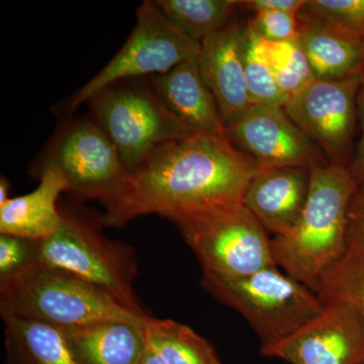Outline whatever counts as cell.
<instances>
[{
  "label": "cell",
  "mask_w": 364,
  "mask_h": 364,
  "mask_svg": "<svg viewBox=\"0 0 364 364\" xmlns=\"http://www.w3.org/2000/svg\"><path fill=\"white\" fill-rule=\"evenodd\" d=\"M9 189H11V186H9V181L6 177L1 176V179H0V205H4L11 198L9 196Z\"/></svg>",
  "instance_id": "obj_32"
},
{
  "label": "cell",
  "mask_w": 364,
  "mask_h": 364,
  "mask_svg": "<svg viewBox=\"0 0 364 364\" xmlns=\"http://www.w3.org/2000/svg\"><path fill=\"white\" fill-rule=\"evenodd\" d=\"M316 294L322 303L348 304L364 321V257L345 255L323 277Z\"/></svg>",
  "instance_id": "obj_24"
},
{
  "label": "cell",
  "mask_w": 364,
  "mask_h": 364,
  "mask_svg": "<svg viewBox=\"0 0 364 364\" xmlns=\"http://www.w3.org/2000/svg\"><path fill=\"white\" fill-rule=\"evenodd\" d=\"M144 324L107 321L62 329L79 364H141L147 349Z\"/></svg>",
  "instance_id": "obj_17"
},
{
  "label": "cell",
  "mask_w": 364,
  "mask_h": 364,
  "mask_svg": "<svg viewBox=\"0 0 364 364\" xmlns=\"http://www.w3.org/2000/svg\"><path fill=\"white\" fill-rule=\"evenodd\" d=\"M359 74H360L361 81H363V85H364V42L363 45V54H361L360 70H359Z\"/></svg>",
  "instance_id": "obj_33"
},
{
  "label": "cell",
  "mask_w": 364,
  "mask_h": 364,
  "mask_svg": "<svg viewBox=\"0 0 364 364\" xmlns=\"http://www.w3.org/2000/svg\"><path fill=\"white\" fill-rule=\"evenodd\" d=\"M147 343L164 364H218L213 345L188 326L169 318L145 320Z\"/></svg>",
  "instance_id": "obj_20"
},
{
  "label": "cell",
  "mask_w": 364,
  "mask_h": 364,
  "mask_svg": "<svg viewBox=\"0 0 364 364\" xmlns=\"http://www.w3.org/2000/svg\"><path fill=\"white\" fill-rule=\"evenodd\" d=\"M306 0H246L242 1V9L251 14L259 11H287L298 14Z\"/></svg>",
  "instance_id": "obj_30"
},
{
  "label": "cell",
  "mask_w": 364,
  "mask_h": 364,
  "mask_svg": "<svg viewBox=\"0 0 364 364\" xmlns=\"http://www.w3.org/2000/svg\"><path fill=\"white\" fill-rule=\"evenodd\" d=\"M200 50V43L181 32L155 1H144L136 9L135 28L123 48L69 100L67 112L75 111L112 83L160 75L196 60Z\"/></svg>",
  "instance_id": "obj_9"
},
{
  "label": "cell",
  "mask_w": 364,
  "mask_h": 364,
  "mask_svg": "<svg viewBox=\"0 0 364 364\" xmlns=\"http://www.w3.org/2000/svg\"><path fill=\"white\" fill-rule=\"evenodd\" d=\"M246 25L256 35L270 42H291L299 39V21L296 14L259 11L252 14Z\"/></svg>",
  "instance_id": "obj_27"
},
{
  "label": "cell",
  "mask_w": 364,
  "mask_h": 364,
  "mask_svg": "<svg viewBox=\"0 0 364 364\" xmlns=\"http://www.w3.org/2000/svg\"><path fill=\"white\" fill-rule=\"evenodd\" d=\"M323 305L317 317L261 353L289 364H364L363 318L344 301Z\"/></svg>",
  "instance_id": "obj_12"
},
{
  "label": "cell",
  "mask_w": 364,
  "mask_h": 364,
  "mask_svg": "<svg viewBox=\"0 0 364 364\" xmlns=\"http://www.w3.org/2000/svg\"><path fill=\"white\" fill-rule=\"evenodd\" d=\"M87 104L129 173L164 144L196 134L167 109L148 78L112 83L97 91Z\"/></svg>",
  "instance_id": "obj_6"
},
{
  "label": "cell",
  "mask_w": 364,
  "mask_h": 364,
  "mask_svg": "<svg viewBox=\"0 0 364 364\" xmlns=\"http://www.w3.org/2000/svg\"><path fill=\"white\" fill-rule=\"evenodd\" d=\"M358 124L360 136L355 148L348 169L358 186L364 184V85L359 90L358 98Z\"/></svg>",
  "instance_id": "obj_29"
},
{
  "label": "cell",
  "mask_w": 364,
  "mask_h": 364,
  "mask_svg": "<svg viewBox=\"0 0 364 364\" xmlns=\"http://www.w3.org/2000/svg\"><path fill=\"white\" fill-rule=\"evenodd\" d=\"M141 364H164V363H163L161 358L157 355L156 352L153 350L147 343V349H146L145 354H144L142 359V363Z\"/></svg>",
  "instance_id": "obj_31"
},
{
  "label": "cell",
  "mask_w": 364,
  "mask_h": 364,
  "mask_svg": "<svg viewBox=\"0 0 364 364\" xmlns=\"http://www.w3.org/2000/svg\"><path fill=\"white\" fill-rule=\"evenodd\" d=\"M196 60L148 79L163 104L193 133L226 138V124Z\"/></svg>",
  "instance_id": "obj_15"
},
{
  "label": "cell",
  "mask_w": 364,
  "mask_h": 364,
  "mask_svg": "<svg viewBox=\"0 0 364 364\" xmlns=\"http://www.w3.org/2000/svg\"><path fill=\"white\" fill-rule=\"evenodd\" d=\"M60 210L61 226L38 242V263L73 275L109 294L131 312L148 316L134 291V249L105 236L102 215L77 208Z\"/></svg>",
  "instance_id": "obj_3"
},
{
  "label": "cell",
  "mask_w": 364,
  "mask_h": 364,
  "mask_svg": "<svg viewBox=\"0 0 364 364\" xmlns=\"http://www.w3.org/2000/svg\"><path fill=\"white\" fill-rule=\"evenodd\" d=\"M225 124L228 140L254 160L258 168H313L329 163L282 107L251 105Z\"/></svg>",
  "instance_id": "obj_11"
},
{
  "label": "cell",
  "mask_w": 364,
  "mask_h": 364,
  "mask_svg": "<svg viewBox=\"0 0 364 364\" xmlns=\"http://www.w3.org/2000/svg\"><path fill=\"white\" fill-rule=\"evenodd\" d=\"M38 263V242L0 234V282Z\"/></svg>",
  "instance_id": "obj_26"
},
{
  "label": "cell",
  "mask_w": 364,
  "mask_h": 364,
  "mask_svg": "<svg viewBox=\"0 0 364 364\" xmlns=\"http://www.w3.org/2000/svg\"><path fill=\"white\" fill-rule=\"evenodd\" d=\"M346 255L364 257V184L358 186L349 205Z\"/></svg>",
  "instance_id": "obj_28"
},
{
  "label": "cell",
  "mask_w": 364,
  "mask_h": 364,
  "mask_svg": "<svg viewBox=\"0 0 364 364\" xmlns=\"http://www.w3.org/2000/svg\"><path fill=\"white\" fill-rule=\"evenodd\" d=\"M35 173L54 170L65 178L68 193L107 205L129 176L119 151L92 117L60 124L36 162Z\"/></svg>",
  "instance_id": "obj_8"
},
{
  "label": "cell",
  "mask_w": 364,
  "mask_h": 364,
  "mask_svg": "<svg viewBox=\"0 0 364 364\" xmlns=\"http://www.w3.org/2000/svg\"><path fill=\"white\" fill-rule=\"evenodd\" d=\"M358 188L348 167L331 163L313 167L298 224L272 238L277 267L315 293L328 270L346 255L349 205Z\"/></svg>",
  "instance_id": "obj_2"
},
{
  "label": "cell",
  "mask_w": 364,
  "mask_h": 364,
  "mask_svg": "<svg viewBox=\"0 0 364 364\" xmlns=\"http://www.w3.org/2000/svg\"><path fill=\"white\" fill-rule=\"evenodd\" d=\"M298 40L315 80H341L359 74L363 42L303 21Z\"/></svg>",
  "instance_id": "obj_19"
},
{
  "label": "cell",
  "mask_w": 364,
  "mask_h": 364,
  "mask_svg": "<svg viewBox=\"0 0 364 364\" xmlns=\"http://www.w3.org/2000/svg\"><path fill=\"white\" fill-rule=\"evenodd\" d=\"M202 287L247 320L261 347L291 336L324 306L315 291L277 267L240 277L203 273Z\"/></svg>",
  "instance_id": "obj_5"
},
{
  "label": "cell",
  "mask_w": 364,
  "mask_h": 364,
  "mask_svg": "<svg viewBox=\"0 0 364 364\" xmlns=\"http://www.w3.org/2000/svg\"><path fill=\"white\" fill-rule=\"evenodd\" d=\"M243 61L246 85L252 105H277L284 107L289 97L282 92L272 69L258 59L244 42Z\"/></svg>",
  "instance_id": "obj_25"
},
{
  "label": "cell",
  "mask_w": 364,
  "mask_h": 364,
  "mask_svg": "<svg viewBox=\"0 0 364 364\" xmlns=\"http://www.w3.org/2000/svg\"><path fill=\"white\" fill-rule=\"evenodd\" d=\"M155 4L181 32L200 44L232 23L242 9L238 0H157Z\"/></svg>",
  "instance_id": "obj_22"
},
{
  "label": "cell",
  "mask_w": 364,
  "mask_h": 364,
  "mask_svg": "<svg viewBox=\"0 0 364 364\" xmlns=\"http://www.w3.org/2000/svg\"><path fill=\"white\" fill-rule=\"evenodd\" d=\"M38 188L28 195L9 198L0 205V234L40 242L49 238L62 224L58 200L68 193V184L54 170L39 174Z\"/></svg>",
  "instance_id": "obj_16"
},
{
  "label": "cell",
  "mask_w": 364,
  "mask_h": 364,
  "mask_svg": "<svg viewBox=\"0 0 364 364\" xmlns=\"http://www.w3.org/2000/svg\"><path fill=\"white\" fill-rule=\"evenodd\" d=\"M218 364H222V363H221V361H220V363H218Z\"/></svg>",
  "instance_id": "obj_34"
},
{
  "label": "cell",
  "mask_w": 364,
  "mask_h": 364,
  "mask_svg": "<svg viewBox=\"0 0 364 364\" xmlns=\"http://www.w3.org/2000/svg\"><path fill=\"white\" fill-rule=\"evenodd\" d=\"M244 40L251 52L272 69L277 85L289 100L315 80L299 40L270 42L256 35L247 25L244 26Z\"/></svg>",
  "instance_id": "obj_21"
},
{
  "label": "cell",
  "mask_w": 364,
  "mask_h": 364,
  "mask_svg": "<svg viewBox=\"0 0 364 364\" xmlns=\"http://www.w3.org/2000/svg\"><path fill=\"white\" fill-rule=\"evenodd\" d=\"M1 317L9 364H79L62 328L11 315Z\"/></svg>",
  "instance_id": "obj_18"
},
{
  "label": "cell",
  "mask_w": 364,
  "mask_h": 364,
  "mask_svg": "<svg viewBox=\"0 0 364 364\" xmlns=\"http://www.w3.org/2000/svg\"><path fill=\"white\" fill-rule=\"evenodd\" d=\"M311 168H258L249 182L243 203L273 237L296 227L305 210Z\"/></svg>",
  "instance_id": "obj_13"
},
{
  "label": "cell",
  "mask_w": 364,
  "mask_h": 364,
  "mask_svg": "<svg viewBox=\"0 0 364 364\" xmlns=\"http://www.w3.org/2000/svg\"><path fill=\"white\" fill-rule=\"evenodd\" d=\"M258 166L227 138L193 134L155 150L105 205L107 227L141 215L177 219L243 203Z\"/></svg>",
  "instance_id": "obj_1"
},
{
  "label": "cell",
  "mask_w": 364,
  "mask_h": 364,
  "mask_svg": "<svg viewBox=\"0 0 364 364\" xmlns=\"http://www.w3.org/2000/svg\"><path fill=\"white\" fill-rule=\"evenodd\" d=\"M173 224L203 273L240 277L277 267L272 238L243 203L186 215Z\"/></svg>",
  "instance_id": "obj_7"
},
{
  "label": "cell",
  "mask_w": 364,
  "mask_h": 364,
  "mask_svg": "<svg viewBox=\"0 0 364 364\" xmlns=\"http://www.w3.org/2000/svg\"><path fill=\"white\" fill-rule=\"evenodd\" d=\"M299 21L364 42V0H306Z\"/></svg>",
  "instance_id": "obj_23"
},
{
  "label": "cell",
  "mask_w": 364,
  "mask_h": 364,
  "mask_svg": "<svg viewBox=\"0 0 364 364\" xmlns=\"http://www.w3.org/2000/svg\"><path fill=\"white\" fill-rule=\"evenodd\" d=\"M360 74L341 80H314L287 100L284 111L331 164L348 167L358 124Z\"/></svg>",
  "instance_id": "obj_10"
},
{
  "label": "cell",
  "mask_w": 364,
  "mask_h": 364,
  "mask_svg": "<svg viewBox=\"0 0 364 364\" xmlns=\"http://www.w3.org/2000/svg\"><path fill=\"white\" fill-rule=\"evenodd\" d=\"M0 313L60 328L107 322L142 323L140 316L87 282L36 263L0 282Z\"/></svg>",
  "instance_id": "obj_4"
},
{
  "label": "cell",
  "mask_w": 364,
  "mask_h": 364,
  "mask_svg": "<svg viewBox=\"0 0 364 364\" xmlns=\"http://www.w3.org/2000/svg\"><path fill=\"white\" fill-rule=\"evenodd\" d=\"M243 31L235 18L200 43L198 65L225 124L250 107L243 61Z\"/></svg>",
  "instance_id": "obj_14"
}]
</instances>
